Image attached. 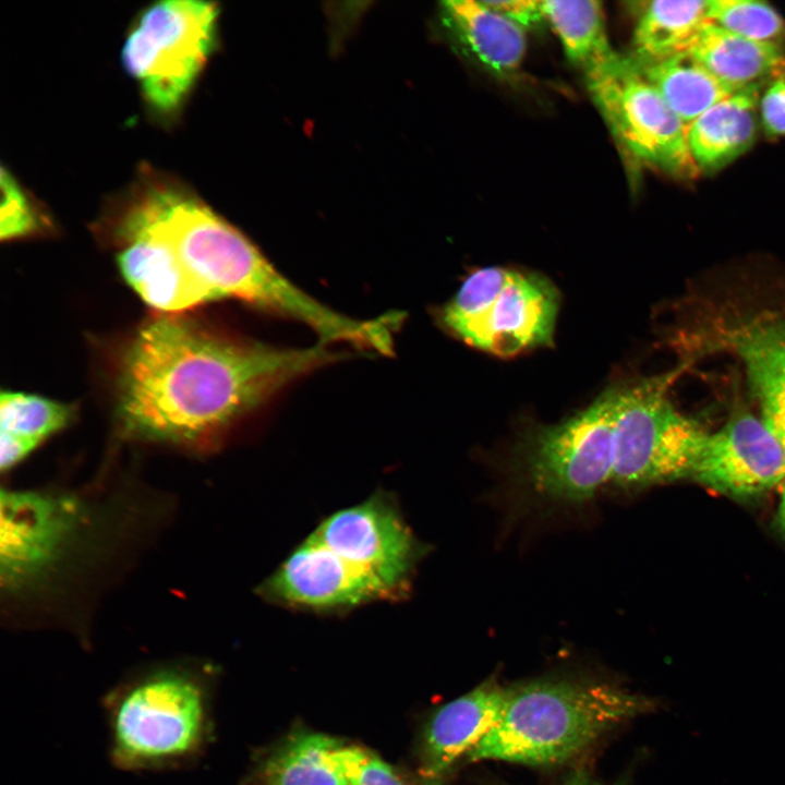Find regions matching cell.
<instances>
[{
    "mask_svg": "<svg viewBox=\"0 0 785 785\" xmlns=\"http://www.w3.org/2000/svg\"><path fill=\"white\" fill-rule=\"evenodd\" d=\"M119 219L117 255L129 286L152 307L181 312L207 301L184 271L171 244L130 196Z\"/></svg>",
    "mask_w": 785,
    "mask_h": 785,
    "instance_id": "cell-15",
    "label": "cell"
},
{
    "mask_svg": "<svg viewBox=\"0 0 785 785\" xmlns=\"http://www.w3.org/2000/svg\"><path fill=\"white\" fill-rule=\"evenodd\" d=\"M701 334L702 347L741 362L761 419L785 447V311L722 315L705 323Z\"/></svg>",
    "mask_w": 785,
    "mask_h": 785,
    "instance_id": "cell-13",
    "label": "cell"
},
{
    "mask_svg": "<svg viewBox=\"0 0 785 785\" xmlns=\"http://www.w3.org/2000/svg\"><path fill=\"white\" fill-rule=\"evenodd\" d=\"M543 21L573 64L583 71L611 55L602 3L595 0H540Z\"/></svg>",
    "mask_w": 785,
    "mask_h": 785,
    "instance_id": "cell-23",
    "label": "cell"
},
{
    "mask_svg": "<svg viewBox=\"0 0 785 785\" xmlns=\"http://www.w3.org/2000/svg\"><path fill=\"white\" fill-rule=\"evenodd\" d=\"M691 478L727 496H761L785 481V447L763 420L735 411L709 434Z\"/></svg>",
    "mask_w": 785,
    "mask_h": 785,
    "instance_id": "cell-12",
    "label": "cell"
},
{
    "mask_svg": "<svg viewBox=\"0 0 785 785\" xmlns=\"http://www.w3.org/2000/svg\"><path fill=\"white\" fill-rule=\"evenodd\" d=\"M674 376L617 386L612 488L632 491L692 475L708 433L669 399Z\"/></svg>",
    "mask_w": 785,
    "mask_h": 785,
    "instance_id": "cell-7",
    "label": "cell"
},
{
    "mask_svg": "<svg viewBox=\"0 0 785 785\" xmlns=\"http://www.w3.org/2000/svg\"><path fill=\"white\" fill-rule=\"evenodd\" d=\"M218 15L215 2L162 0L133 24L122 64L157 113H174L190 95L215 49Z\"/></svg>",
    "mask_w": 785,
    "mask_h": 785,
    "instance_id": "cell-6",
    "label": "cell"
},
{
    "mask_svg": "<svg viewBox=\"0 0 785 785\" xmlns=\"http://www.w3.org/2000/svg\"><path fill=\"white\" fill-rule=\"evenodd\" d=\"M131 196L176 252L207 301L234 298L305 324L324 345L385 353L388 319H355L318 302L282 276L238 229L174 181L148 176Z\"/></svg>",
    "mask_w": 785,
    "mask_h": 785,
    "instance_id": "cell-2",
    "label": "cell"
},
{
    "mask_svg": "<svg viewBox=\"0 0 785 785\" xmlns=\"http://www.w3.org/2000/svg\"><path fill=\"white\" fill-rule=\"evenodd\" d=\"M776 527L782 536L785 539V481L776 512Z\"/></svg>",
    "mask_w": 785,
    "mask_h": 785,
    "instance_id": "cell-30",
    "label": "cell"
},
{
    "mask_svg": "<svg viewBox=\"0 0 785 785\" xmlns=\"http://www.w3.org/2000/svg\"><path fill=\"white\" fill-rule=\"evenodd\" d=\"M583 72L595 106L629 156L679 178L699 173L689 150L688 126L632 57L613 51Z\"/></svg>",
    "mask_w": 785,
    "mask_h": 785,
    "instance_id": "cell-9",
    "label": "cell"
},
{
    "mask_svg": "<svg viewBox=\"0 0 785 785\" xmlns=\"http://www.w3.org/2000/svg\"><path fill=\"white\" fill-rule=\"evenodd\" d=\"M759 114L768 135H785V70L768 83L759 100Z\"/></svg>",
    "mask_w": 785,
    "mask_h": 785,
    "instance_id": "cell-28",
    "label": "cell"
},
{
    "mask_svg": "<svg viewBox=\"0 0 785 785\" xmlns=\"http://www.w3.org/2000/svg\"><path fill=\"white\" fill-rule=\"evenodd\" d=\"M491 8L508 16L523 28L543 21L540 0L485 1Z\"/></svg>",
    "mask_w": 785,
    "mask_h": 785,
    "instance_id": "cell-29",
    "label": "cell"
},
{
    "mask_svg": "<svg viewBox=\"0 0 785 785\" xmlns=\"http://www.w3.org/2000/svg\"><path fill=\"white\" fill-rule=\"evenodd\" d=\"M708 1L655 0L643 3L635 24L632 46L636 61L659 60L686 51L708 20Z\"/></svg>",
    "mask_w": 785,
    "mask_h": 785,
    "instance_id": "cell-22",
    "label": "cell"
},
{
    "mask_svg": "<svg viewBox=\"0 0 785 785\" xmlns=\"http://www.w3.org/2000/svg\"><path fill=\"white\" fill-rule=\"evenodd\" d=\"M507 696L496 680H486L442 706L424 733L422 774L436 783L450 766L492 730Z\"/></svg>",
    "mask_w": 785,
    "mask_h": 785,
    "instance_id": "cell-16",
    "label": "cell"
},
{
    "mask_svg": "<svg viewBox=\"0 0 785 785\" xmlns=\"http://www.w3.org/2000/svg\"><path fill=\"white\" fill-rule=\"evenodd\" d=\"M214 676L193 664L134 673L101 698L111 764L168 772L200 764L214 739Z\"/></svg>",
    "mask_w": 785,
    "mask_h": 785,
    "instance_id": "cell-3",
    "label": "cell"
},
{
    "mask_svg": "<svg viewBox=\"0 0 785 785\" xmlns=\"http://www.w3.org/2000/svg\"><path fill=\"white\" fill-rule=\"evenodd\" d=\"M708 20L747 39L780 45L785 21L770 4L752 0H709Z\"/></svg>",
    "mask_w": 785,
    "mask_h": 785,
    "instance_id": "cell-25",
    "label": "cell"
},
{
    "mask_svg": "<svg viewBox=\"0 0 785 785\" xmlns=\"http://www.w3.org/2000/svg\"><path fill=\"white\" fill-rule=\"evenodd\" d=\"M760 87L737 90L688 125V145L699 171L718 170L746 153L758 134Z\"/></svg>",
    "mask_w": 785,
    "mask_h": 785,
    "instance_id": "cell-18",
    "label": "cell"
},
{
    "mask_svg": "<svg viewBox=\"0 0 785 785\" xmlns=\"http://www.w3.org/2000/svg\"><path fill=\"white\" fill-rule=\"evenodd\" d=\"M617 386L558 424L529 435L518 454L523 485L551 502L583 503L611 486Z\"/></svg>",
    "mask_w": 785,
    "mask_h": 785,
    "instance_id": "cell-8",
    "label": "cell"
},
{
    "mask_svg": "<svg viewBox=\"0 0 785 785\" xmlns=\"http://www.w3.org/2000/svg\"><path fill=\"white\" fill-rule=\"evenodd\" d=\"M686 51L735 92L762 86L785 70V51L780 45L747 39L710 21Z\"/></svg>",
    "mask_w": 785,
    "mask_h": 785,
    "instance_id": "cell-19",
    "label": "cell"
},
{
    "mask_svg": "<svg viewBox=\"0 0 785 785\" xmlns=\"http://www.w3.org/2000/svg\"><path fill=\"white\" fill-rule=\"evenodd\" d=\"M558 307V292L546 278L492 266L466 278L442 318L469 346L508 358L550 345Z\"/></svg>",
    "mask_w": 785,
    "mask_h": 785,
    "instance_id": "cell-5",
    "label": "cell"
},
{
    "mask_svg": "<svg viewBox=\"0 0 785 785\" xmlns=\"http://www.w3.org/2000/svg\"><path fill=\"white\" fill-rule=\"evenodd\" d=\"M559 785H602L584 773H577Z\"/></svg>",
    "mask_w": 785,
    "mask_h": 785,
    "instance_id": "cell-31",
    "label": "cell"
},
{
    "mask_svg": "<svg viewBox=\"0 0 785 785\" xmlns=\"http://www.w3.org/2000/svg\"><path fill=\"white\" fill-rule=\"evenodd\" d=\"M442 15L457 41L484 69L500 77L520 70L527 50L521 25L485 1H445Z\"/></svg>",
    "mask_w": 785,
    "mask_h": 785,
    "instance_id": "cell-17",
    "label": "cell"
},
{
    "mask_svg": "<svg viewBox=\"0 0 785 785\" xmlns=\"http://www.w3.org/2000/svg\"><path fill=\"white\" fill-rule=\"evenodd\" d=\"M271 601L314 612L347 611L392 600L389 592L321 543L312 533L265 581Z\"/></svg>",
    "mask_w": 785,
    "mask_h": 785,
    "instance_id": "cell-14",
    "label": "cell"
},
{
    "mask_svg": "<svg viewBox=\"0 0 785 785\" xmlns=\"http://www.w3.org/2000/svg\"><path fill=\"white\" fill-rule=\"evenodd\" d=\"M76 408L17 391H2L0 397L1 433L27 439L37 446L67 427L75 418Z\"/></svg>",
    "mask_w": 785,
    "mask_h": 785,
    "instance_id": "cell-24",
    "label": "cell"
},
{
    "mask_svg": "<svg viewBox=\"0 0 785 785\" xmlns=\"http://www.w3.org/2000/svg\"><path fill=\"white\" fill-rule=\"evenodd\" d=\"M654 706L647 697L605 683L530 681L507 688L497 723L466 759L528 765L561 763L618 724Z\"/></svg>",
    "mask_w": 785,
    "mask_h": 785,
    "instance_id": "cell-4",
    "label": "cell"
},
{
    "mask_svg": "<svg viewBox=\"0 0 785 785\" xmlns=\"http://www.w3.org/2000/svg\"><path fill=\"white\" fill-rule=\"evenodd\" d=\"M0 506L1 577L19 589L58 558L80 523L81 507L70 497L4 490Z\"/></svg>",
    "mask_w": 785,
    "mask_h": 785,
    "instance_id": "cell-11",
    "label": "cell"
},
{
    "mask_svg": "<svg viewBox=\"0 0 785 785\" xmlns=\"http://www.w3.org/2000/svg\"><path fill=\"white\" fill-rule=\"evenodd\" d=\"M340 760L349 785H407L390 765L358 747L343 746Z\"/></svg>",
    "mask_w": 785,
    "mask_h": 785,
    "instance_id": "cell-27",
    "label": "cell"
},
{
    "mask_svg": "<svg viewBox=\"0 0 785 785\" xmlns=\"http://www.w3.org/2000/svg\"><path fill=\"white\" fill-rule=\"evenodd\" d=\"M350 566L382 584L394 600L410 590L425 547L391 498L373 495L327 517L312 533Z\"/></svg>",
    "mask_w": 785,
    "mask_h": 785,
    "instance_id": "cell-10",
    "label": "cell"
},
{
    "mask_svg": "<svg viewBox=\"0 0 785 785\" xmlns=\"http://www.w3.org/2000/svg\"><path fill=\"white\" fill-rule=\"evenodd\" d=\"M636 62L645 78L687 126L706 109L735 93L688 51L659 60Z\"/></svg>",
    "mask_w": 785,
    "mask_h": 785,
    "instance_id": "cell-21",
    "label": "cell"
},
{
    "mask_svg": "<svg viewBox=\"0 0 785 785\" xmlns=\"http://www.w3.org/2000/svg\"><path fill=\"white\" fill-rule=\"evenodd\" d=\"M341 357L324 343L278 348L180 316H160L144 325L123 351L117 416L133 437L200 443Z\"/></svg>",
    "mask_w": 785,
    "mask_h": 785,
    "instance_id": "cell-1",
    "label": "cell"
},
{
    "mask_svg": "<svg viewBox=\"0 0 785 785\" xmlns=\"http://www.w3.org/2000/svg\"><path fill=\"white\" fill-rule=\"evenodd\" d=\"M0 238L33 235L46 227V218L34 197L4 166L1 168Z\"/></svg>",
    "mask_w": 785,
    "mask_h": 785,
    "instance_id": "cell-26",
    "label": "cell"
},
{
    "mask_svg": "<svg viewBox=\"0 0 785 785\" xmlns=\"http://www.w3.org/2000/svg\"><path fill=\"white\" fill-rule=\"evenodd\" d=\"M342 747L324 734L293 733L257 762L242 785H349Z\"/></svg>",
    "mask_w": 785,
    "mask_h": 785,
    "instance_id": "cell-20",
    "label": "cell"
}]
</instances>
